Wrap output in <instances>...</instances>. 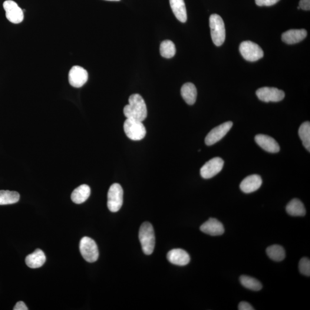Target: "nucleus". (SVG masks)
I'll return each mask as SVG.
<instances>
[{
	"mask_svg": "<svg viewBox=\"0 0 310 310\" xmlns=\"http://www.w3.org/2000/svg\"><path fill=\"white\" fill-rule=\"evenodd\" d=\"M125 116L127 118L143 121L147 117L146 102L140 94L131 95L129 104L124 108Z\"/></svg>",
	"mask_w": 310,
	"mask_h": 310,
	"instance_id": "obj_1",
	"label": "nucleus"
},
{
	"mask_svg": "<svg viewBox=\"0 0 310 310\" xmlns=\"http://www.w3.org/2000/svg\"><path fill=\"white\" fill-rule=\"evenodd\" d=\"M138 237L142 249L147 255L153 253L155 246V236L154 227L150 222H145L140 226Z\"/></svg>",
	"mask_w": 310,
	"mask_h": 310,
	"instance_id": "obj_2",
	"label": "nucleus"
},
{
	"mask_svg": "<svg viewBox=\"0 0 310 310\" xmlns=\"http://www.w3.org/2000/svg\"><path fill=\"white\" fill-rule=\"evenodd\" d=\"M211 36L214 44L217 46L223 44L225 41L226 31L225 24L220 16L213 14L210 17Z\"/></svg>",
	"mask_w": 310,
	"mask_h": 310,
	"instance_id": "obj_3",
	"label": "nucleus"
},
{
	"mask_svg": "<svg viewBox=\"0 0 310 310\" xmlns=\"http://www.w3.org/2000/svg\"><path fill=\"white\" fill-rule=\"evenodd\" d=\"M127 136L133 141H139L146 136L147 131L142 121L127 118L124 124Z\"/></svg>",
	"mask_w": 310,
	"mask_h": 310,
	"instance_id": "obj_4",
	"label": "nucleus"
},
{
	"mask_svg": "<svg viewBox=\"0 0 310 310\" xmlns=\"http://www.w3.org/2000/svg\"><path fill=\"white\" fill-rule=\"evenodd\" d=\"M124 191L118 183H114L111 186L108 193V207L111 212H117L123 204Z\"/></svg>",
	"mask_w": 310,
	"mask_h": 310,
	"instance_id": "obj_5",
	"label": "nucleus"
},
{
	"mask_svg": "<svg viewBox=\"0 0 310 310\" xmlns=\"http://www.w3.org/2000/svg\"><path fill=\"white\" fill-rule=\"evenodd\" d=\"M80 249L82 257L89 263L96 262L99 257L97 244L93 239L84 237L80 242Z\"/></svg>",
	"mask_w": 310,
	"mask_h": 310,
	"instance_id": "obj_6",
	"label": "nucleus"
},
{
	"mask_svg": "<svg viewBox=\"0 0 310 310\" xmlns=\"http://www.w3.org/2000/svg\"><path fill=\"white\" fill-rule=\"evenodd\" d=\"M240 51L247 61L256 62L264 56L263 49L258 44L251 41H245L241 44Z\"/></svg>",
	"mask_w": 310,
	"mask_h": 310,
	"instance_id": "obj_7",
	"label": "nucleus"
},
{
	"mask_svg": "<svg viewBox=\"0 0 310 310\" xmlns=\"http://www.w3.org/2000/svg\"><path fill=\"white\" fill-rule=\"evenodd\" d=\"M224 161L220 157H214L203 165L200 169V176L204 179H210L222 170Z\"/></svg>",
	"mask_w": 310,
	"mask_h": 310,
	"instance_id": "obj_8",
	"label": "nucleus"
},
{
	"mask_svg": "<svg viewBox=\"0 0 310 310\" xmlns=\"http://www.w3.org/2000/svg\"><path fill=\"white\" fill-rule=\"evenodd\" d=\"M5 11L6 18L14 24H19L24 19V12L17 3L12 0H6L3 4Z\"/></svg>",
	"mask_w": 310,
	"mask_h": 310,
	"instance_id": "obj_9",
	"label": "nucleus"
},
{
	"mask_svg": "<svg viewBox=\"0 0 310 310\" xmlns=\"http://www.w3.org/2000/svg\"><path fill=\"white\" fill-rule=\"evenodd\" d=\"M260 100L265 102H279L283 100L285 93L283 90L275 88L264 87L256 91Z\"/></svg>",
	"mask_w": 310,
	"mask_h": 310,
	"instance_id": "obj_10",
	"label": "nucleus"
},
{
	"mask_svg": "<svg viewBox=\"0 0 310 310\" xmlns=\"http://www.w3.org/2000/svg\"><path fill=\"white\" fill-rule=\"evenodd\" d=\"M233 126L232 121L226 122L213 129L205 138V144L210 146L221 140Z\"/></svg>",
	"mask_w": 310,
	"mask_h": 310,
	"instance_id": "obj_11",
	"label": "nucleus"
},
{
	"mask_svg": "<svg viewBox=\"0 0 310 310\" xmlns=\"http://www.w3.org/2000/svg\"><path fill=\"white\" fill-rule=\"evenodd\" d=\"M88 80V71L79 66L72 67L69 72V83L74 88H81Z\"/></svg>",
	"mask_w": 310,
	"mask_h": 310,
	"instance_id": "obj_12",
	"label": "nucleus"
},
{
	"mask_svg": "<svg viewBox=\"0 0 310 310\" xmlns=\"http://www.w3.org/2000/svg\"><path fill=\"white\" fill-rule=\"evenodd\" d=\"M200 230L204 233L212 236L222 235L225 232L222 223L213 218L203 223L200 227Z\"/></svg>",
	"mask_w": 310,
	"mask_h": 310,
	"instance_id": "obj_13",
	"label": "nucleus"
},
{
	"mask_svg": "<svg viewBox=\"0 0 310 310\" xmlns=\"http://www.w3.org/2000/svg\"><path fill=\"white\" fill-rule=\"evenodd\" d=\"M263 183L261 177L259 175L253 174L247 177L240 184V189L243 192L249 194L260 189Z\"/></svg>",
	"mask_w": 310,
	"mask_h": 310,
	"instance_id": "obj_14",
	"label": "nucleus"
},
{
	"mask_svg": "<svg viewBox=\"0 0 310 310\" xmlns=\"http://www.w3.org/2000/svg\"><path fill=\"white\" fill-rule=\"evenodd\" d=\"M255 141L264 150L269 153H278L280 151V146L274 138L265 134L256 135Z\"/></svg>",
	"mask_w": 310,
	"mask_h": 310,
	"instance_id": "obj_15",
	"label": "nucleus"
},
{
	"mask_svg": "<svg viewBox=\"0 0 310 310\" xmlns=\"http://www.w3.org/2000/svg\"><path fill=\"white\" fill-rule=\"evenodd\" d=\"M167 259L174 265L186 266L190 263V257L185 250L182 249H174L167 254Z\"/></svg>",
	"mask_w": 310,
	"mask_h": 310,
	"instance_id": "obj_16",
	"label": "nucleus"
},
{
	"mask_svg": "<svg viewBox=\"0 0 310 310\" xmlns=\"http://www.w3.org/2000/svg\"><path fill=\"white\" fill-rule=\"evenodd\" d=\"M308 32L306 29H289L283 33L282 39L283 42L288 44H294L301 42L306 38Z\"/></svg>",
	"mask_w": 310,
	"mask_h": 310,
	"instance_id": "obj_17",
	"label": "nucleus"
},
{
	"mask_svg": "<svg viewBox=\"0 0 310 310\" xmlns=\"http://www.w3.org/2000/svg\"><path fill=\"white\" fill-rule=\"evenodd\" d=\"M46 257L45 254L40 249L28 255L25 258L26 265L31 268H38L44 265Z\"/></svg>",
	"mask_w": 310,
	"mask_h": 310,
	"instance_id": "obj_18",
	"label": "nucleus"
},
{
	"mask_svg": "<svg viewBox=\"0 0 310 310\" xmlns=\"http://www.w3.org/2000/svg\"><path fill=\"white\" fill-rule=\"evenodd\" d=\"M171 8L176 17L180 22L187 21V11L184 0H170Z\"/></svg>",
	"mask_w": 310,
	"mask_h": 310,
	"instance_id": "obj_19",
	"label": "nucleus"
},
{
	"mask_svg": "<svg viewBox=\"0 0 310 310\" xmlns=\"http://www.w3.org/2000/svg\"><path fill=\"white\" fill-rule=\"evenodd\" d=\"M91 190L87 184H82L75 189L71 196L72 202L76 204H81L85 202L90 197Z\"/></svg>",
	"mask_w": 310,
	"mask_h": 310,
	"instance_id": "obj_20",
	"label": "nucleus"
},
{
	"mask_svg": "<svg viewBox=\"0 0 310 310\" xmlns=\"http://www.w3.org/2000/svg\"><path fill=\"white\" fill-rule=\"evenodd\" d=\"M181 95L187 104H195L197 97V88L192 83H186L181 88Z\"/></svg>",
	"mask_w": 310,
	"mask_h": 310,
	"instance_id": "obj_21",
	"label": "nucleus"
},
{
	"mask_svg": "<svg viewBox=\"0 0 310 310\" xmlns=\"http://www.w3.org/2000/svg\"><path fill=\"white\" fill-rule=\"evenodd\" d=\"M287 212L289 215L295 217L304 216L306 211L304 204L298 199H293L286 206Z\"/></svg>",
	"mask_w": 310,
	"mask_h": 310,
	"instance_id": "obj_22",
	"label": "nucleus"
},
{
	"mask_svg": "<svg viewBox=\"0 0 310 310\" xmlns=\"http://www.w3.org/2000/svg\"><path fill=\"white\" fill-rule=\"evenodd\" d=\"M20 194L16 191L0 190V205H6L17 203Z\"/></svg>",
	"mask_w": 310,
	"mask_h": 310,
	"instance_id": "obj_23",
	"label": "nucleus"
},
{
	"mask_svg": "<svg viewBox=\"0 0 310 310\" xmlns=\"http://www.w3.org/2000/svg\"><path fill=\"white\" fill-rule=\"evenodd\" d=\"M267 255L270 259L275 262H281L285 259L286 252L283 247L279 245H273L266 250Z\"/></svg>",
	"mask_w": 310,
	"mask_h": 310,
	"instance_id": "obj_24",
	"label": "nucleus"
},
{
	"mask_svg": "<svg viewBox=\"0 0 310 310\" xmlns=\"http://www.w3.org/2000/svg\"><path fill=\"white\" fill-rule=\"evenodd\" d=\"M299 135L302 141L303 146L307 150L310 151V123L307 121L303 123L299 130Z\"/></svg>",
	"mask_w": 310,
	"mask_h": 310,
	"instance_id": "obj_25",
	"label": "nucleus"
},
{
	"mask_svg": "<svg viewBox=\"0 0 310 310\" xmlns=\"http://www.w3.org/2000/svg\"><path fill=\"white\" fill-rule=\"evenodd\" d=\"M242 285L245 288L253 291H260L263 288L262 283L258 280L246 275H242L240 278Z\"/></svg>",
	"mask_w": 310,
	"mask_h": 310,
	"instance_id": "obj_26",
	"label": "nucleus"
},
{
	"mask_svg": "<svg viewBox=\"0 0 310 310\" xmlns=\"http://www.w3.org/2000/svg\"><path fill=\"white\" fill-rule=\"evenodd\" d=\"M160 53L164 58L167 59L173 58L176 54V45L172 41H164L161 42L160 44Z\"/></svg>",
	"mask_w": 310,
	"mask_h": 310,
	"instance_id": "obj_27",
	"label": "nucleus"
},
{
	"mask_svg": "<svg viewBox=\"0 0 310 310\" xmlns=\"http://www.w3.org/2000/svg\"><path fill=\"white\" fill-rule=\"evenodd\" d=\"M299 271L302 274L307 276H310V261L307 257H303L300 260L299 264Z\"/></svg>",
	"mask_w": 310,
	"mask_h": 310,
	"instance_id": "obj_28",
	"label": "nucleus"
},
{
	"mask_svg": "<svg viewBox=\"0 0 310 310\" xmlns=\"http://www.w3.org/2000/svg\"><path fill=\"white\" fill-rule=\"evenodd\" d=\"M280 0H255L256 4L260 6H269L275 5Z\"/></svg>",
	"mask_w": 310,
	"mask_h": 310,
	"instance_id": "obj_29",
	"label": "nucleus"
},
{
	"mask_svg": "<svg viewBox=\"0 0 310 310\" xmlns=\"http://www.w3.org/2000/svg\"><path fill=\"white\" fill-rule=\"evenodd\" d=\"M299 7L305 11H310V0H301L299 2Z\"/></svg>",
	"mask_w": 310,
	"mask_h": 310,
	"instance_id": "obj_30",
	"label": "nucleus"
},
{
	"mask_svg": "<svg viewBox=\"0 0 310 310\" xmlns=\"http://www.w3.org/2000/svg\"><path fill=\"white\" fill-rule=\"evenodd\" d=\"M239 310H254L255 309L249 304V303L246 302H242L239 303Z\"/></svg>",
	"mask_w": 310,
	"mask_h": 310,
	"instance_id": "obj_31",
	"label": "nucleus"
},
{
	"mask_svg": "<svg viewBox=\"0 0 310 310\" xmlns=\"http://www.w3.org/2000/svg\"><path fill=\"white\" fill-rule=\"evenodd\" d=\"M14 310H28L27 306L25 303L22 301H20L16 303V305L14 307Z\"/></svg>",
	"mask_w": 310,
	"mask_h": 310,
	"instance_id": "obj_32",
	"label": "nucleus"
},
{
	"mask_svg": "<svg viewBox=\"0 0 310 310\" xmlns=\"http://www.w3.org/2000/svg\"><path fill=\"white\" fill-rule=\"evenodd\" d=\"M106 1H119L120 0H106Z\"/></svg>",
	"mask_w": 310,
	"mask_h": 310,
	"instance_id": "obj_33",
	"label": "nucleus"
}]
</instances>
